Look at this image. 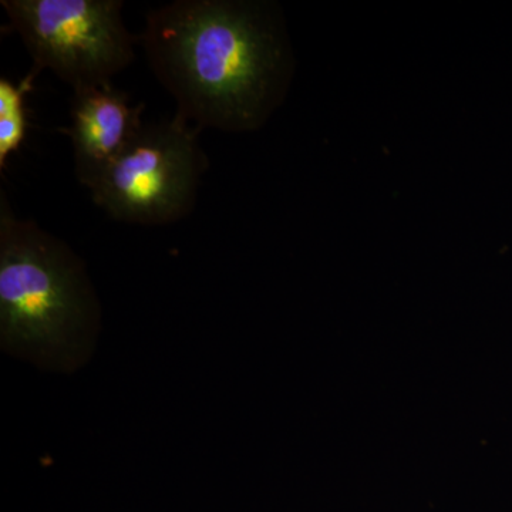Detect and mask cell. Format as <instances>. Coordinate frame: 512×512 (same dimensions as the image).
<instances>
[{"label":"cell","instance_id":"cell-1","mask_svg":"<svg viewBox=\"0 0 512 512\" xmlns=\"http://www.w3.org/2000/svg\"><path fill=\"white\" fill-rule=\"evenodd\" d=\"M140 43L175 114L200 130H258L291 83L292 52L275 3L175 0L147 13Z\"/></svg>","mask_w":512,"mask_h":512},{"label":"cell","instance_id":"cell-2","mask_svg":"<svg viewBox=\"0 0 512 512\" xmlns=\"http://www.w3.org/2000/svg\"><path fill=\"white\" fill-rule=\"evenodd\" d=\"M100 318L99 299L82 259L63 239L16 215L2 192V348L43 369L73 372L89 359Z\"/></svg>","mask_w":512,"mask_h":512},{"label":"cell","instance_id":"cell-3","mask_svg":"<svg viewBox=\"0 0 512 512\" xmlns=\"http://www.w3.org/2000/svg\"><path fill=\"white\" fill-rule=\"evenodd\" d=\"M200 131L177 114L144 123L90 190L94 204L113 220L143 227L187 218L208 168Z\"/></svg>","mask_w":512,"mask_h":512},{"label":"cell","instance_id":"cell-4","mask_svg":"<svg viewBox=\"0 0 512 512\" xmlns=\"http://www.w3.org/2000/svg\"><path fill=\"white\" fill-rule=\"evenodd\" d=\"M33 67L73 90L109 84L136 60L121 0H2Z\"/></svg>","mask_w":512,"mask_h":512},{"label":"cell","instance_id":"cell-5","mask_svg":"<svg viewBox=\"0 0 512 512\" xmlns=\"http://www.w3.org/2000/svg\"><path fill=\"white\" fill-rule=\"evenodd\" d=\"M144 104L131 103L113 83L74 90L70 126L74 174L92 190L143 127Z\"/></svg>","mask_w":512,"mask_h":512},{"label":"cell","instance_id":"cell-6","mask_svg":"<svg viewBox=\"0 0 512 512\" xmlns=\"http://www.w3.org/2000/svg\"><path fill=\"white\" fill-rule=\"evenodd\" d=\"M39 73V70L32 67L19 82L0 77V171L5 170L9 158L20 150L28 136L26 97Z\"/></svg>","mask_w":512,"mask_h":512}]
</instances>
